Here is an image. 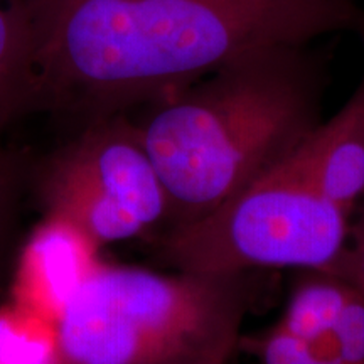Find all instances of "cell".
<instances>
[{
    "instance_id": "6da1fadb",
    "label": "cell",
    "mask_w": 364,
    "mask_h": 364,
    "mask_svg": "<svg viewBox=\"0 0 364 364\" xmlns=\"http://www.w3.org/2000/svg\"><path fill=\"white\" fill-rule=\"evenodd\" d=\"M33 112L78 127L147 107L275 46L364 38L358 0H26Z\"/></svg>"
},
{
    "instance_id": "7a4b0ae2",
    "label": "cell",
    "mask_w": 364,
    "mask_h": 364,
    "mask_svg": "<svg viewBox=\"0 0 364 364\" xmlns=\"http://www.w3.org/2000/svg\"><path fill=\"white\" fill-rule=\"evenodd\" d=\"M326 86L312 44L275 46L130 115L169 198L166 228L198 220L292 157L321 125Z\"/></svg>"
},
{
    "instance_id": "3957f363",
    "label": "cell",
    "mask_w": 364,
    "mask_h": 364,
    "mask_svg": "<svg viewBox=\"0 0 364 364\" xmlns=\"http://www.w3.org/2000/svg\"><path fill=\"white\" fill-rule=\"evenodd\" d=\"M247 275L161 273L100 262L54 321L61 364H161L241 326Z\"/></svg>"
},
{
    "instance_id": "277c9868",
    "label": "cell",
    "mask_w": 364,
    "mask_h": 364,
    "mask_svg": "<svg viewBox=\"0 0 364 364\" xmlns=\"http://www.w3.org/2000/svg\"><path fill=\"white\" fill-rule=\"evenodd\" d=\"M353 216L287 159L198 220L154 235L172 272L247 275L257 268L343 270Z\"/></svg>"
},
{
    "instance_id": "5b68a950",
    "label": "cell",
    "mask_w": 364,
    "mask_h": 364,
    "mask_svg": "<svg viewBox=\"0 0 364 364\" xmlns=\"http://www.w3.org/2000/svg\"><path fill=\"white\" fill-rule=\"evenodd\" d=\"M36 191L46 216L107 245L157 235L171 204L139 129L120 113L78 127L39 166Z\"/></svg>"
},
{
    "instance_id": "8992f818",
    "label": "cell",
    "mask_w": 364,
    "mask_h": 364,
    "mask_svg": "<svg viewBox=\"0 0 364 364\" xmlns=\"http://www.w3.org/2000/svg\"><path fill=\"white\" fill-rule=\"evenodd\" d=\"M255 364H364V294L339 272L299 270L282 316L240 334Z\"/></svg>"
},
{
    "instance_id": "52a82bcc",
    "label": "cell",
    "mask_w": 364,
    "mask_h": 364,
    "mask_svg": "<svg viewBox=\"0 0 364 364\" xmlns=\"http://www.w3.org/2000/svg\"><path fill=\"white\" fill-rule=\"evenodd\" d=\"M332 203L354 215L364 198V75L344 107L289 159Z\"/></svg>"
},
{
    "instance_id": "ba28073f",
    "label": "cell",
    "mask_w": 364,
    "mask_h": 364,
    "mask_svg": "<svg viewBox=\"0 0 364 364\" xmlns=\"http://www.w3.org/2000/svg\"><path fill=\"white\" fill-rule=\"evenodd\" d=\"M24 255L31 304L46 321H56L71 295L102 262L100 248L70 223L46 216Z\"/></svg>"
},
{
    "instance_id": "9c48e42d",
    "label": "cell",
    "mask_w": 364,
    "mask_h": 364,
    "mask_svg": "<svg viewBox=\"0 0 364 364\" xmlns=\"http://www.w3.org/2000/svg\"><path fill=\"white\" fill-rule=\"evenodd\" d=\"M34 49L26 0H0V130L33 112Z\"/></svg>"
},
{
    "instance_id": "30bf717a",
    "label": "cell",
    "mask_w": 364,
    "mask_h": 364,
    "mask_svg": "<svg viewBox=\"0 0 364 364\" xmlns=\"http://www.w3.org/2000/svg\"><path fill=\"white\" fill-rule=\"evenodd\" d=\"M19 179L14 162L0 150V284L16 238L19 218Z\"/></svg>"
},
{
    "instance_id": "8fae6325",
    "label": "cell",
    "mask_w": 364,
    "mask_h": 364,
    "mask_svg": "<svg viewBox=\"0 0 364 364\" xmlns=\"http://www.w3.org/2000/svg\"><path fill=\"white\" fill-rule=\"evenodd\" d=\"M341 273L354 282L364 294V198L353 215L351 236H349L348 253Z\"/></svg>"
},
{
    "instance_id": "7c38bea8",
    "label": "cell",
    "mask_w": 364,
    "mask_h": 364,
    "mask_svg": "<svg viewBox=\"0 0 364 364\" xmlns=\"http://www.w3.org/2000/svg\"><path fill=\"white\" fill-rule=\"evenodd\" d=\"M241 334V326L231 327L226 332L206 346L198 354L193 364H230L235 353H238V339Z\"/></svg>"
},
{
    "instance_id": "4fadbf2b",
    "label": "cell",
    "mask_w": 364,
    "mask_h": 364,
    "mask_svg": "<svg viewBox=\"0 0 364 364\" xmlns=\"http://www.w3.org/2000/svg\"><path fill=\"white\" fill-rule=\"evenodd\" d=\"M218 339V338H216ZM209 346V344H208ZM204 349V348H203ZM203 349H199V351H196L193 354H188V356H182V358H176V359H171V361H166V363H161V364H193L196 356H198L199 353L203 351Z\"/></svg>"
}]
</instances>
